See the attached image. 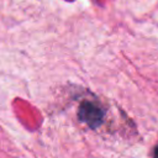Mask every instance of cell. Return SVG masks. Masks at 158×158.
Listing matches in <instances>:
<instances>
[{"label":"cell","instance_id":"cell-1","mask_svg":"<svg viewBox=\"0 0 158 158\" xmlns=\"http://www.w3.org/2000/svg\"><path fill=\"white\" fill-rule=\"evenodd\" d=\"M104 109L94 101H83L78 110V117L91 128L99 127L104 121Z\"/></svg>","mask_w":158,"mask_h":158},{"label":"cell","instance_id":"cell-2","mask_svg":"<svg viewBox=\"0 0 158 158\" xmlns=\"http://www.w3.org/2000/svg\"><path fill=\"white\" fill-rule=\"evenodd\" d=\"M153 158H158V144L153 149Z\"/></svg>","mask_w":158,"mask_h":158}]
</instances>
